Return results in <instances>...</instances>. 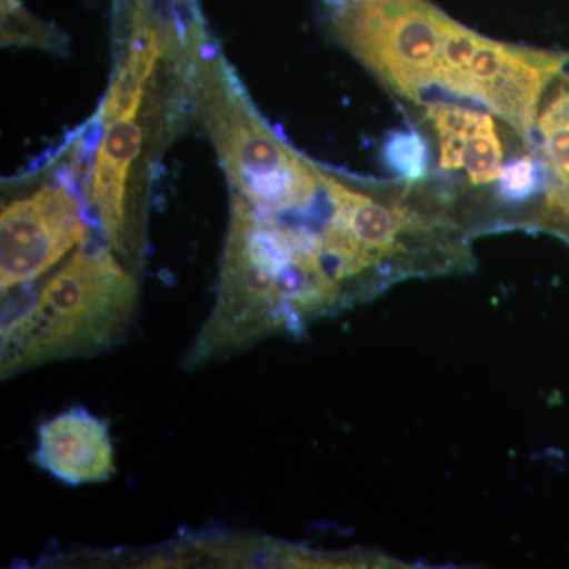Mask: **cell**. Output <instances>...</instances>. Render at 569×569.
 Masks as SVG:
<instances>
[{
  "mask_svg": "<svg viewBox=\"0 0 569 569\" xmlns=\"http://www.w3.org/2000/svg\"><path fill=\"white\" fill-rule=\"evenodd\" d=\"M385 162L406 181H421L427 173V146L417 130L389 134L383 149Z\"/></svg>",
  "mask_w": 569,
  "mask_h": 569,
  "instance_id": "obj_11",
  "label": "cell"
},
{
  "mask_svg": "<svg viewBox=\"0 0 569 569\" xmlns=\"http://www.w3.org/2000/svg\"><path fill=\"white\" fill-rule=\"evenodd\" d=\"M3 41L7 43L40 44L52 47L58 43V33L44 28L18 0H2Z\"/></svg>",
  "mask_w": 569,
  "mask_h": 569,
  "instance_id": "obj_13",
  "label": "cell"
},
{
  "mask_svg": "<svg viewBox=\"0 0 569 569\" xmlns=\"http://www.w3.org/2000/svg\"><path fill=\"white\" fill-rule=\"evenodd\" d=\"M103 123L102 140L97 148L86 197L108 246L127 253L130 236L127 186L130 168L141 152L142 130L137 118Z\"/></svg>",
  "mask_w": 569,
  "mask_h": 569,
  "instance_id": "obj_7",
  "label": "cell"
},
{
  "mask_svg": "<svg viewBox=\"0 0 569 569\" xmlns=\"http://www.w3.org/2000/svg\"><path fill=\"white\" fill-rule=\"evenodd\" d=\"M198 86L206 126L236 192L260 212L316 204L325 192L323 171L266 129L219 59H201Z\"/></svg>",
  "mask_w": 569,
  "mask_h": 569,
  "instance_id": "obj_2",
  "label": "cell"
},
{
  "mask_svg": "<svg viewBox=\"0 0 569 569\" xmlns=\"http://www.w3.org/2000/svg\"><path fill=\"white\" fill-rule=\"evenodd\" d=\"M111 247L80 246L14 309H3L0 372L20 376L50 362L91 358L132 329L138 283Z\"/></svg>",
  "mask_w": 569,
  "mask_h": 569,
  "instance_id": "obj_1",
  "label": "cell"
},
{
  "mask_svg": "<svg viewBox=\"0 0 569 569\" xmlns=\"http://www.w3.org/2000/svg\"><path fill=\"white\" fill-rule=\"evenodd\" d=\"M32 462L71 488L110 481L116 475L110 427L86 408L62 411L40 426Z\"/></svg>",
  "mask_w": 569,
  "mask_h": 569,
  "instance_id": "obj_6",
  "label": "cell"
},
{
  "mask_svg": "<svg viewBox=\"0 0 569 569\" xmlns=\"http://www.w3.org/2000/svg\"><path fill=\"white\" fill-rule=\"evenodd\" d=\"M149 2L162 3V6L174 7L183 13L194 14V0H149Z\"/></svg>",
  "mask_w": 569,
  "mask_h": 569,
  "instance_id": "obj_14",
  "label": "cell"
},
{
  "mask_svg": "<svg viewBox=\"0 0 569 569\" xmlns=\"http://www.w3.org/2000/svg\"><path fill=\"white\" fill-rule=\"evenodd\" d=\"M463 168L473 186L497 181L501 173V142L489 114L468 134Z\"/></svg>",
  "mask_w": 569,
  "mask_h": 569,
  "instance_id": "obj_10",
  "label": "cell"
},
{
  "mask_svg": "<svg viewBox=\"0 0 569 569\" xmlns=\"http://www.w3.org/2000/svg\"><path fill=\"white\" fill-rule=\"evenodd\" d=\"M548 186V174L537 156H522L501 168L498 193L509 203H522Z\"/></svg>",
  "mask_w": 569,
  "mask_h": 569,
  "instance_id": "obj_12",
  "label": "cell"
},
{
  "mask_svg": "<svg viewBox=\"0 0 569 569\" xmlns=\"http://www.w3.org/2000/svg\"><path fill=\"white\" fill-rule=\"evenodd\" d=\"M91 223L63 183L43 186L7 204L0 220L2 296L48 274L74 246L88 244Z\"/></svg>",
  "mask_w": 569,
  "mask_h": 569,
  "instance_id": "obj_4",
  "label": "cell"
},
{
  "mask_svg": "<svg viewBox=\"0 0 569 569\" xmlns=\"http://www.w3.org/2000/svg\"><path fill=\"white\" fill-rule=\"evenodd\" d=\"M568 59L569 54L561 52L530 50L482 37L468 70L470 99L511 123L533 144L539 103Z\"/></svg>",
  "mask_w": 569,
  "mask_h": 569,
  "instance_id": "obj_5",
  "label": "cell"
},
{
  "mask_svg": "<svg viewBox=\"0 0 569 569\" xmlns=\"http://www.w3.org/2000/svg\"><path fill=\"white\" fill-rule=\"evenodd\" d=\"M348 50L400 96L426 102L436 86L448 14L427 0H321Z\"/></svg>",
  "mask_w": 569,
  "mask_h": 569,
  "instance_id": "obj_3",
  "label": "cell"
},
{
  "mask_svg": "<svg viewBox=\"0 0 569 569\" xmlns=\"http://www.w3.org/2000/svg\"><path fill=\"white\" fill-rule=\"evenodd\" d=\"M426 116L438 133L440 168L459 170L463 167L468 134L477 129L486 112L470 110L459 104L432 103L427 107Z\"/></svg>",
  "mask_w": 569,
  "mask_h": 569,
  "instance_id": "obj_9",
  "label": "cell"
},
{
  "mask_svg": "<svg viewBox=\"0 0 569 569\" xmlns=\"http://www.w3.org/2000/svg\"><path fill=\"white\" fill-rule=\"evenodd\" d=\"M481 39L482 37L477 32L470 31L448 18L436 74L437 88L445 89L462 99H470L468 70H470L471 58H473Z\"/></svg>",
  "mask_w": 569,
  "mask_h": 569,
  "instance_id": "obj_8",
  "label": "cell"
}]
</instances>
